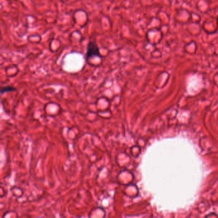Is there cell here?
Masks as SVG:
<instances>
[{"instance_id": "cell-2", "label": "cell", "mask_w": 218, "mask_h": 218, "mask_svg": "<svg viewBox=\"0 0 218 218\" xmlns=\"http://www.w3.org/2000/svg\"><path fill=\"white\" fill-rule=\"evenodd\" d=\"M13 90H15V89H14V88H13L12 87H10V86L5 87V88H3L1 89V93L3 94V93H4V92H8V91H13Z\"/></svg>"}, {"instance_id": "cell-1", "label": "cell", "mask_w": 218, "mask_h": 218, "mask_svg": "<svg viewBox=\"0 0 218 218\" xmlns=\"http://www.w3.org/2000/svg\"><path fill=\"white\" fill-rule=\"evenodd\" d=\"M100 52L99 49L97 44L94 42H90L87 46L86 57L88 58L93 57V56H99Z\"/></svg>"}]
</instances>
